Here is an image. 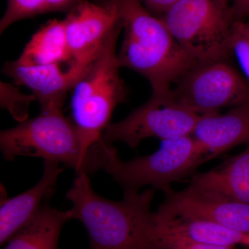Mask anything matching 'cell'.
Masks as SVG:
<instances>
[{
    "mask_svg": "<svg viewBox=\"0 0 249 249\" xmlns=\"http://www.w3.org/2000/svg\"><path fill=\"white\" fill-rule=\"evenodd\" d=\"M124 192L123 200L106 199L93 191L88 174L78 173L67 193L72 204L69 219L83 223L90 249H162L150 211L155 189Z\"/></svg>",
    "mask_w": 249,
    "mask_h": 249,
    "instance_id": "6da1fadb",
    "label": "cell"
},
{
    "mask_svg": "<svg viewBox=\"0 0 249 249\" xmlns=\"http://www.w3.org/2000/svg\"><path fill=\"white\" fill-rule=\"evenodd\" d=\"M95 1L117 10L124 29L119 65L148 80L154 94H170L172 85L200 62L187 53L165 22L150 14L140 0Z\"/></svg>",
    "mask_w": 249,
    "mask_h": 249,
    "instance_id": "7a4b0ae2",
    "label": "cell"
},
{
    "mask_svg": "<svg viewBox=\"0 0 249 249\" xmlns=\"http://www.w3.org/2000/svg\"><path fill=\"white\" fill-rule=\"evenodd\" d=\"M62 108H41L40 114L1 132L0 149L5 160L37 157L73 168L77 173H110L119 160L116 148L103 139L91 148L85 147L73 121Z\"/></svg>",
    "mask_w": 249,
    "mask_h": 249,
    "instance_id": "3957f363",
    "label": "cell"
},
{
    "mask_svg": "<svg viewBox=\"0 0 249 249\" xmlns=\"http://www.w3.org/2000/svg\"><path fill=\"white\" fill-rule=\"evenodd\" d=\"M122 29L119 28L109 36L73 88L71 121L88 149L102 139L103 132L110 124L114 109L127 98L116 53V43Z\"/></svg>",
    "mask_w": 249,
    "mask_h": 249,
    "instance_id": "277c9868",
    "label": "cell"
},
{
    "mask_svg": "<svg viewBox=\"0 0 249 249\" xmlns=\"http://www.w3.org/2000/svg\"><path fill=\"white\" fill-rule=\"evenodd\" d=\"M160 19L199 62L228 60L236 19L232 0H178Z\"/></svg>",
    "mask_w": 249,
    "mask_h": 249,
    "instance_id": "5b68a950",
    "label": "cell"
},
{
    "mask_svg": "<svg viewBox=\"0 0 249 249\" xmlns=\"http://www.w3.org/2000/svg\"><path fill=\"white\" fill-rule=\"evenodd\" d=\"M209 151L193 135L162 141L160 150L127 161L120 159L110 175L124 191L152 186L163 193L172 183L190 176L204 161L212 160Z\"/></svg>",
    "mask_w": 249,
    "mask_h": 249,
    "instance_id": "8992f818",
    "label": "cell"
},
{
    "mask_svg": "<svg viewBox=\"0 0 249 249\" xmlns=\"http://www.w3.org/2000/svg\"><path fill=\"white\" fill-rule=\"evenodd\" d=\"M173 101L199 115L249 105V83L228 60L200 62L172 89Z\"/></svg>",
    "mask_w": 249,
    "mask_h": 249,
    "instance_id": "52a82bcc",
    "label": "cell"
},
{
    "mask_svg": "<svg viewBox=\"0 0 249 249\" xmlns=\"http://www.w3.org/2000/svg\"><path fill=\"white\" fill-rule=\"evenodd\" d=\"M201 115L179 106L166 96L154 94L124 120L110 124L103 132L106 143L123 142L136 148L144 139L169 140L192 135Z\"/></svg>",
    "mask_w": 249,
    "mask_h": 249,
    "instance_id": "ba28073f",
    "label": "cell"
},
{
    "mask_svg": "<svg viewBox=\"0 0 249 249\" xmlns=\"http://www.w3.org/2000/svg\"><path fill=\"white\" fill-rule=\"evenodd\" d=\"M155 214L164 219L219 224L249 233V204L229 199L193 185L179 191L165 192Z\"/></svg>",
    "mask_w": 249,
    "mask_h": 249,
    "instance_id": "9c48e42d",
    "label": "cell"
},
{
    "mask_svg": "<svg viewBox=\"0 0 249 249\" xmlns=\"http://www.w3.org/2000/svg\"><path fill=\"white\" fill-rule=\"evenodd\" d=\"M72 57L78 61L93 60L109 36L123 22L112 5L83 0L64 19Z\"/></svg>",
    "mask_w": 249,
    "mask_h": 249,
    "instance_id": "30bf717a",
    "label": "cell"
},
{
    "mask_svg": "<svg viewBox=\"0 0 249 249\" xmlns=\"http://www.w3.org/2000/svg\"><path fill=\"white\" fill-rule=\"evenodd\" d=\"M93 60L78 61L73 58L68 62L38 67L22 66L15 61L7 62L3 67V72L16 84L29 88L41 108H62L67 93L73 89Z\"/></svg>",
    "mask_w": 249,
    "mask_h": 249,
    "instance_id": "8fae6325",
    "label": "cell"
},
{
    "mask_svg": "<svg viewBox=\"0 0 249 249\" xmlns=\"http://www.w3.org/2000/svg\"><path fill=\"white\" fill-rule=\"evenodd\" d=\"M60 163L44 160L42 178L35 186L12 198H1L0 244L4 245L32 219L42 207V201L53 194L63 171Z\"/></svg>",
    "mask_w": 249,
    "mask_h": 249,
    "instance_id": "7c38bea8",
    "label": "cell"
},
{
    "mask_svg": "<svg viewBox=\"0 0 249 249\" xmlns=\"http://www.w3.org/2000/svg\"><path fill=\"white\" fill-rule=\"evenodd\" d=\"M192 135L213 158L241 144L249 145V105L231 108L225 114L201 116Z\"/></svg>",
    "mask_w": 249,
    "mask_h": 249,
    "instance_id": "4fadbf2b",
    "label": "cell"
},
{
    "mask_svg": "<svg viewBox=\"0 0 249 249\" xmlns=\"http://www.w3.org/2000/svg\"><path fill=\"white\" fill-rule=\"evenodd\" d=\"M191 184L249 204V145L220 166L196 175Z\"/></svg>",
    "mask_w": 249,
    "mask_h": 249,
    "instance_id": "5bb4252c",
    "label": "cell"
},
{
    "mask_svg": "<svg viewBox=\"0 0 249 249\" xmlns=\"http://www.w3.org/2000/svg\"><path fill=\"white\" fill-rule=\"evenodd\" d=\"M72 59L65 20L53 19L32 36L15 62L22 66L38 67L68 62Z\"/></svg>",
    "mask_w": 249,
    "mask_h": 249,
    "instance_id": "9a60e30c",
    "label": "cell"
},
{
    "mask_svg": "<svg viewBox=\"0 0 249 249\" xmlns=\"http://www.w3.org/2000/svg\"><path fill=\"white\" fill-rule=\"evenodd\" d=\"M69 220L67 211L43 204L29 222L8 241L4 249H57L62 227Z\"/></svg>",
    "mask_w": 249,
    "mask_h": 249,
    "instance_id": "2e32d148",
    "label": "cell"
},
{
    "mask_svg": "<svg viewBox=\"0 0 249 249\" xmlns=\"http://www.w3.org/2000/svg\"><path fill=\"white\" fill-rule=\"evenodd\" d=\"M156 223L193 240L226 247L241 245L249 248V233L213 223L164 219L155 213Z\"/></svg>",
    "mask_w": 249,
    "mask_h": 249,
    "instance_id": "e0dca14e",
    "label": "cell"
},
{
    "mask_svg": "<svg viewBox=\"0 0 249 249\" xmlns=\"http://www.w3.org/2000/svg\"><path fill=\"white\" fill-rule=\"evenodd\" d=\"M83 0H7V7L0 21L3 34L14 23L49 12L68 14Z\"/></svg>",
    "mask_w": 249,
    "mask_h": 249,
    "instance_id": "ac0fdd59",
    "label": "cell"
},
{
    "mask_svg": "<svg viewBox=\"0 0 249 249\" xmlns=\"http://www.w3.org/2000/svg\"><path fill=\"white\" fill-rule=\"evenodd\" d=\"M155 231L156 240L162 249H235L234 247L213 245L193 240L162 227L156 223L155 220Z\"/></svg>",
    "mask_w": 249,
    "mask_h": 249,
    "instance_id": "d6986e66",
    "label": "cell"
},
{
    "mask_svg": "<svg viewBox=\"0 0 249 249\" xmlns=\"http://www.w3.org/2000/svg\"><path fill=\"white\" fill-rule=\"evenodd\" d=\"M1 106L7 109L19 123L28 119L29 105L36 98L34 95H25L10 85L1 83Z\"/></svg>",
    "mask_w": 249,
    "mask_h": 249,
    "instance_id": "ffe728a7",
    "label": "cell"
},
{
    "mask_svg": "<svg viewBox=\"0 0 249 249\" xmlns=\"http://www.w3.org/2000/svg\"><path fill=\"white\" fill-rule=\"evenodd\" d=\"M231 53L249 83V33L244 21H237L231 41Z\"/></svg>",
    "mask_w": 249,
    "mask_h": 249,
    "instance_id": "44dd1931",
    "label": "cell"
},
{
    "mask_svg": "<svg viewBox=\"0 0 249 249\" xmlns=\"http://www.w3.org/2000/svg\"><path fill=\"white\" fill-rule=\"evenodd\" d=\"M150 13L157 18H161L178 0H140Z\"/></svg>",
    "mask_w": 249,
    "mask_h": 249,
    "instance_id": "7402d4cb",
    "label": "cell"
},
{
    "mask_svg": "<svg viewBox=\"0 0 249 249\" xmlns=\"http://www.w3.org/2000/svg\"><path fill=\"white\" fill-rule=\"evenodd\" d=\"M232 9L236 19L243 21L249 16V0H232Z\"/></svg>",
    "mask_w": 249,
    "mask_h": 249,
    "instance_id": "603a6c76",
    "label": "cell"
},
{
    "mask_svg": "<svg viewBox=\"0 0 249 249\" xmlns=\"http://www.w3.org/2000/svg\"><path fill=\"white\" fill-rule=\"evenodd\" d=\"M245 26H246V28H247V30H248L249 31V22H245Z\"/></svg>",
    "mask_w": 249,
    "mask_h": 249,
    "instance_id": "cb8c5ba5",
    "label": "cell"
}]
</instances>
